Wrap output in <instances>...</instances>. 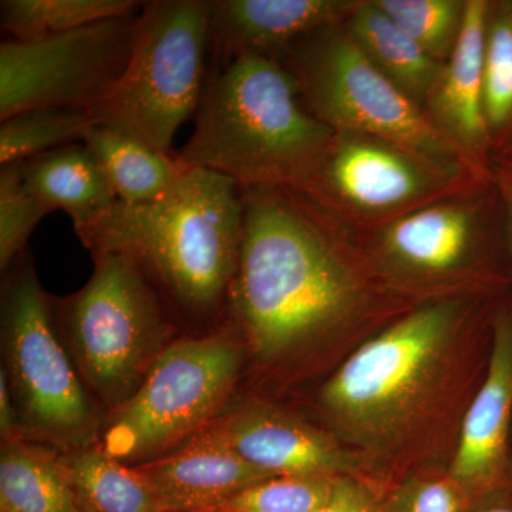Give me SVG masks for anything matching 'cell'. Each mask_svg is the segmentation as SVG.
Listing matches in <instances>:
<instances>
[{
    "label": "cell",
    "instance_id": "6da1fadb",
    "mask_svg": "<svg viewBox=\"0 0 512 512\" xmlns=\"http://www.w3.org/2000/svg\"><path fill=\"white\" fill-rule=\"evenodd\" d=\"M244 227L229 323L278 365L390 308L360 239L303 192L242 188Z\"/></svg>",
    "mask_w": 512,
    "mask_h": 512
},
{
    "label": "cell",
    "instance_id": "7a4b0ae2",
    "mask_svg": "<svg viewBox=\"0 0 512 512\" xmlns=\"http://www.w3.org/2000/svg\"><path fill=\"white\" fill-rule=\"evenodd\" d=\"M242 227L241 185L190 167L158 200L117 201L73 228L92 256L119 254L136 262L171 315L207 320L227 312Z\"/></svg>",
    "mask_w": 512,
    "mask_h": 512
},
{
    "label": "cell",
    "instance_id": "3957f363",
    "mask_svg": "<svg viewBox=\"0 0 512 512\" xmlns=\"http://www.w3.org/2000/svg\"><path fill=\"white\" fill-rule=\"evenodd\" d=\"M333 134L305 106L284 63L247 55L208 69L194 131L177 156L242 188L301 191Z\"/></svg>",
    "mask_w": 512,
    "mask_h": 512
},
{
    "label": "cell",
    "instance_id": "277c9868",
    "mask_svg": "<svg viewBox=\"0 0 512 512\" xmlns=\"http://www.w3.org/2000/svg\"><path fill=\"white\" fill-rule=\"evenodd\" d=\"M476 308L466 293L426 299L409 309L330 377L323 406L359 443H396L440 389L451 349Z\"/></svg>",
    "mask_w": 512,
    "mask_h": 512
},
{
    "label": "cell",
    "instance_id": "5b68a950",
    "mask_svg": "<svg viewBox=\"0 0 512 512\" xmlns=\"http://www.w3.org/2000/svg\"><path fill=\"white\" fill-rule=\"evenodd\" d=\"M80 291L53 299V316L84 384L111 410L126 403L174 342V316L136 262L93 256Z\"/></svg>",
    "mask_w": 512,
    "mask_h": 512
},
{
    "label": "cell",
    "instance_id": "8992f818",
    "mask_svg": "<svg viewBox=\"0 0 512 512\" xmlns=\"http://www.w3.org/2000/svg\"><path fill=\"white\" fill-rule=\"evenodd\" d=\"M3 373L18 410L20 434L56 451L99 441L101 426L86 384L63 345L47 295L26 252L2 286Z\"/></svg>",
    "mask_w": 512,
    "mask_h": 512
},
{
    "label": "cell",
    "instance_id": "52a82bcc",
    "mask_svg": "<svg viewBox=\"0 0 512 512\" xmlns=\"http://www.w3.org/2000/svg\"><path fill=\"white\" fill-rule=\"evenodd\" d=\"M279 62L291 70L308 110L335 133L380 138L441 164L490 173L367 59L345 22L303 37Z\"/></svg>",
    "mask_w": 512,
    "mask_h": 512
},
{
    "label": "cell",
    "instance_id": "ba28073f",
    "mask_svg": "<svg viewBox=\"0 0 512 512\" xmlns=\"http://www.w3.org/2000/svg\"><path fill=\"white\" fill-rule=\"evenodd\" d=\"M210 16V0L144 2L126 73L90 111L96 126L177 154L175 134L197 113L207 82Z\"/></svg>",
    "mask_w": 512,
    "mask_h": 512
},
{
    "label": "cell",
    "instance_id": "9c48e42d",
    "mask_svg": "<svg viewBox=\"0 0 512 512\" xmlns=\"http://www.w3.org/2000/svg\"><path fill=\"white\" fill-rule=\"evenodd\" d=\"M241 338L229 323L175 339L133 396L103 420L99 444L128 466L170 453L217 419L242 365Z\"/></svg>",
    "mask_w": 512,
    "mask_h": 512
},
{
    "label": "cell",
    "instance_id": "30bf717a",
    "mask_svg": "<svg viewBox=\"0 0 512 512\" xmlns=\"http://www.w3.org/2000/svg\"><path fill=\"white\" fill-rule=\"evenodd\" d=\"M389 289L430 293L494 281V254L507 249L503 202L493 175L357 235Z\"/></svg>",
    "mask_w": 512,
    "mask_h": 512
},
{
    "label": "cell",
    "instance_id": "8fae6325",
    "mask_svg": "<svg viewBox=\"0 0 512 512\" xmlns=\"http://www.w3.org/2000/svg\"><path fill=\"white\" fill-rule=\"evenodd\" d=\"M380 138L335 133L301 192L356 235L490 177Z\"/></svg>",
    "mask_w": 512,
    "mask_h": 512
},
{
    "label": "cell",
    "instance_id": "7c38bea8",
    "mask_svg": "<svg viewBox=\"0 0 512 512\" xmlns=\"http://www.w3.org/2000/svg\"><path fill=\"white\" fill-rule=\"evenodd\" d=\"M143 9V8H141ZM140 12L46 39L0 43V121L23 111H92L120 83Z\"/></svg>",
    "mask_w": 512,
    "mask_h": 512
},
{
    "label": "cell",
    "instance_id": "4fadbf2b",
    "mask_svg": "<svg viewBox=\"0 0 512 512\" xmlns=\"http://www.w3.org/2000/svg\"><path fill=\"white\" fill-rule=\"evenodd\" d=\"M208 427L269 477L349 476L353 467L328 434L264 404H241Z\"/></svg>",
    "mask_w": 512,
    "mask_h": 512
},
{
    "label": "cell",
    "instance_id": "5bb4252c",
    "mask_svg": "<svg viewBox=\"0 0 512 512\" xmlns=\"http://www.w3.org/2000/svg\"><path fill=\"white\" fill-rule=\"evenodd\" d=\"M512 414V311L495 313L490 365L461 427L448 476L471 501L508 487L507 440Z\"/></svg>",
    "mask_w": 512,
    "mask_h": 512
},
{
    "label": "cell",
    "instance_id": "9a60e30c",
    "mask_svg": "<svg viewBox=\"0 0 512 512\" xmlns=\"http://www.w3.org/2000/svg\"><path fill=\"white\" fill-rule=\"evenodd\" d=\"M357 0H211L208 69L237 57L279 60L316 30L345 22Z\"/></svg>",
    "mask_w": 512,
    "mask_h": 512
},
{
    "label": "cell",
    "instance_id": "2e32d148",
    "mask_svg": "<svg viewBox=\"0 0 512 512\" xmlns=\"http://www.w3.org/2000/svg\"><path fill=\"white\" fill-rule=\"evenodd\" d=\"M134 467L164 512L218 511L245 488L272 478L239 457L210 427L170 453Z\"/></svg>",
    "mask_w": 512,
    "mask_h": 512
},
{
    "label": "cell",
    "instance_id": "e0dca14e",
    "mask_svg": "<svg viewBox=\"0 0 512 512\" xmlns=\"http://www.w3.org/2000/svg\"><path fill=\"white\" fill-rule=\"evenodd\" d=\"M491 0H467L466 18L453 53L426 104L437 128L474 163L491 170L484 114V53Z\"/></svg>",
    "mask_w": 512,
    "mask_h": 512
},
{
    "label": "cell",
    "instance_id": "ac0fdd59",
    "mask_svg": "<svg viewBox=\"0 0 512 512\" xmlns=\"http://www.w3.org/2000/svg\"><path fill=\"white\" fill-rule=\"evenodd\" d=\"M26 190L50 212L64 211L73 227L93 220L117 198L84 144L57 148L19 163Z\"/></svg>",
    "mask_w": 512,
    "mask_h": 512
},
{
    "label": "cell",
    "instance_id": "d6986e66",
    "mask_svg": "<svg viewBox=\"0 0 512 512\" xmlns=\"http://www.w3.org/2000/svg\"><path fill=\"white\" fill-rule=\"evenodd\" d=\"M345 26L367 59L421 109H426L444 63L427 55L377 8L375 0H357Z\"/></svg>",
    "mask_w": 512,
    "mask_h": 512
},
{
    "label": "cell",
    "instance_id": "ffe728a7",
    "mask_svg": "<svg viewBox=\"0 0 512 512\" xmlns=\"http://www.w3.org/2000/svg\"><path fill=\"white\" fill-rule=\"evenodd\" d=\"M84 146L124 204H147L165 192L188 170L177 154H165L111 128L94 126Z\"/></svg>",
    "mask_w": 512,
    "mask_h": 512
},
{
    "label": "cell",
    "instance_id": "44dd1931",
    "mask_svg": "<svg viewBox=\"0 0 512 512\" xmlns=\"http://www.w3.org/2000/svg\"><path fill=\"white\" fill-rule=\"evenodd\" d=\"M57 461L82 512H164L136 467L110 457L97 443L57 451Z\"/></svg>",
    "mask_w": 512,
    "mask_h": 512
},
{
    "label": "cell",
    "instance_id": "7402d4cb",
    "mask_svg": "<svg viewBox=\"0 0 512 512\" xmlns=\"http://www.w3.org/2000/svg\"><path fill=\"white\" fill-rule=\"evenodd\" d=\"M0 511L82 512L57 461V451L35 441H2Z\"/></svg>",
    "mask_w": 512,
    "mask_h": 512
},
{
    "label": "cell",
    "instance_id": "603a6c76",
    "mask_svg": "<svg viewBox=\"0 0 512 512\" xmlns=\"http://www.w3.org/2000/svg\"><path fill=\"white\" fill-rule=\"evenodd\" d=\"M134 0H2L0 26L8 39L40 40L143 8Z\"/></svg>",
    "mask_w": 512,
    "mask_h": 512
},
{
    "label": "cell",
    "instance_id": "cb8c5ba5",
    "mask_svg": "<svg viewBox=\"0 0 512 512\" xmlns=\"http://www.w3.org/2000/svg\"><path fill=\"white\" fill-rule=\"evenodd\" d=\"M484 114L491 161L512 146V6L491 0L484 53Z\"/></svg>",
    "mask_w": 512,
    "mask_h": 512
},
{
    "label": "cell",
    "instance_id": "d4e9b609",
    "mask_svg": "<svg viewBox=\"0 0 512 512\" xmlns=\"http://www.w3.org/2000/svg\"><path fill=\"white\" fill-rule=\"evenodd\" d=\"M94 126L86 110L40 109L10 116L0 121V165L84 143Z\"/></svg>",
    "mask_w": 512,
    "mask_h": 512
},
{
    "label": "cell",
    "instance_id": "484cf974",
    "mask_svg": "<svg viewBox=\"0 0 512 512\" xmlns=\"http://www.w3.org/2000/svg\"><path fill=\"white\" fill-rule=\"evenodd\" d=\"M433 59L446 63L466 18L467 0H375Z\"/></svg>",
    "mask_w": 512,
    "mask_h": 512
},
{
    "label": "cell",
    "instance_id": "4316f807",
    "mask_svg": "<svg viewBox=\"0 0 512 512\" xmlns=\"http://www.w3.org/2000/svg\"><path fill=\"white\" fill-rule=\"evenodd\" d=\"M52 214L33 197L20 177L19 163L0 167V269L10 266L28 252L30 235L46 215Z\"/></svg>",
    "mask_w": 512,
    "mask_h": 512
},
{
    "label": "cell",
    "instance_id": "83f0119b",
    "mask_svg": "<svg viewBox=\"0 0 512 512\" xmlns=\"http://www.w3.org/2000/svg\"><path fill=\"white\" fill-rule=\"evenodd\" d=\"M336 477H272L229 498L220 512H313Z\"/></svg>",
    "mask_w": 512,
    "mask_h": 512
},
{
    "label": "cell",
    "instance_id": "f1b7e54d",
    "mask_svg": "<svg viewBox=\"0 0 512 512\" xmlns=\"http://www.w3.org/2000/svg\"><path fill=\"white\" fill-rule=\"evenodd\" d=\"M386 512H468L471 498L450 476L412 478L382 494Z\"/></svg>",
    "mask_w": 512,
    "mask_h": 512
},
{
    "label": "cell",
    "instance_id": "f546056e",
    "mask_svg": "<svg viewBox=\"0 0 512 512\" xmlns=\"http://www.w3.org/2000/svg\"><path fill=\"white\" fill-rule=\"evenodd\" d=\"M313 512H386L382 494L350 476L333 481L328 497Z\"/></svg>",
    "mask_w": 512,
    "mask_h": 512
},
{
    "label": "cell",
    "instance_id": "4dcf8cb0",
    "mask_svg": "<svg viewBox=\"0 0 512 512\" xmlns=\"http://www.w3.org/2000/svg\"><path fill=\"white\" fill-rule=\"evenodd\" d=\"M491 175L503 202L508 258L512 265V164L505 161H491Z\"/></svg>",
    "mask_w": 512,
    "mask_h": 512
},
{
    "label": "cell",
    "instance_id": "1f68e13d",
    "mask_svg": "<svg viewBox=\"0 0 512 512\" xmlns=\"http://www.w3.org/2000/svg\"><path fill=\"white\" fill-rule=\"evenodd\" d=\"M0 436L2 441L23 439L20 434L18 410L3 370L0 372Z\"/></svg>",
    "mask_w": 512,
    "mask_h": 512
},
{
    "label": "cell",
    "instance_id": "d6a6232c",
    "mask_svg": "<svg viewBox=\"0 0 512 512\" xmlns=\"http://www.w3.org/2000/svg\"><path fill=\"white\" fill-rule=\"evenodd\" d=\"M468 512H512V490L498 488L471 501Z\"/></svg>",
    "mask_w": 512,
    "mask_h": 512
},
{
    "label": "cell",
    "instance_id": "836d02e7",
    "mask_svg": "<svg viewBox=\"0 0 512 512\" xmlns=\"http://www.w3.org/2000/svg\"><path fill=\"white\" fill-rule=\"evenodd\" d=\"M494 160L505 161V163L512 164V146L508 148V150L505 151L504 154H501L500 157L494 158Z\"/></svg>",
    "mask_w": 512,
    "mask_h": 512
},
{
    "label": "cell",
    "instance_id": "e575fe53",
    "mask_svg": "<svg viewBox=\"0 0 512 512\" xmlns=\"http://www.w3.org/2000/svg\"><path fill=\"white\" fill-rule=\"evenodd\" d=\"M174 512H220V511H174Z\"/></svg>",
    "mask_w": 512,
    "mask_h": 512
},
{
    "label": "cell",
    "instance_id": "d590c367",
    "mask_svg": "<svg viewBox=\"0 0 512 512\" xmlns=\"http://www.w3.org/2000/svg\"><path fill=\"white\" fill-rule=\"evenodd\" d=\"M510 2H511V6H512V0H510Z\"/></svg>",
    "mask_w": 512,
    "mask_h": 512
},
{
    "label": "cell",
    "instance_id": "8d00e7d4",
    "mask_svg": "<svg viewBox=\"0 0 512 512\" xmlns=\"http://www.w3.org/2000/svg\"><path fill=\"white\" fill-rule=\"evenodd\" d=\"M0 512H3V511H0Z\"/></svg>",
    "mask_w": 512,
    "mask_h": 512
}]
</instances>
